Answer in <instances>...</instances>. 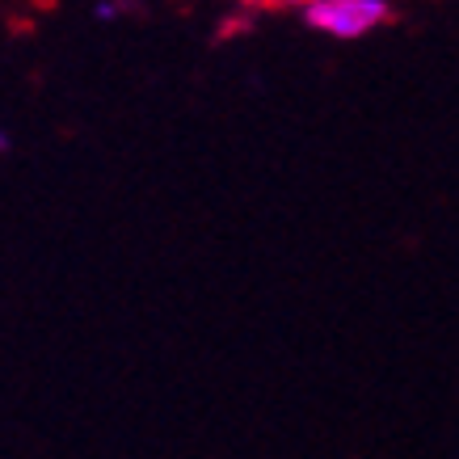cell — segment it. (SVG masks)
<instances>
[{
  "label": "cell",
  "mask_w": 459,
  "mask_h": 459,
  "mask_svg": "<svg viewBox=\"0 0 459 459\" xmlns=\"http://www.w3.org/2000/svg\"><path fill=\"white\" fill-rule=\"evenodd\" d=\"M304 17L329 39H362L392 17V0H312Z\"/></svg>",
  "instance_id": "obj_1"
},
{
  "label": "cell",
  "mask_w": 459,
  "mask_h": 459,
  "mask_svg": "<svg viewBox=\"0 0 459 459\" xmlns=\"http://www.w3.org/2000/svg\"><path fill=\"white\" fill-rule=\"evenodd\" d=\"M274 4H299V9H307L312 0H274Z\"/></svg>",
  "instance_id": "obj_2"
},
{
  "label": "cell",
  "mask_w": 459,
  "mask_h": 459,
  "mask_svg": "<svg viewBox=\"0 0 459 459\" xmlns=\"http://www.w3.org/2000/svg\"><path fill=\"white\" fill-rule=\"evenodd\" d=\"M4 148H9V135H4V131H0V152H4Z\"/></svg>",
  "instance_id": "obj_3"
},
{
  "label": "cell",
  "mask_w": 459,
  "mask_h": 459,
  "mask_svg": "<svg viewBox=\"0 0 459 459\" xmlns=\"http://www.w3.org/2000/svg\"><path fill=\"white\" fill-rule=\"evenodd\" d=\"M245 4H274V0H245Z\"/></svg>",
  "instance_id": "obj_4"
}]
</instances>
